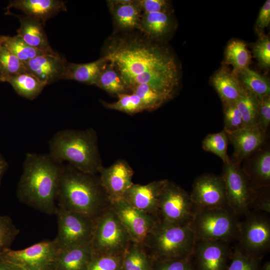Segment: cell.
Wrapping results in <instances>:
<instances>
[{"label":"cell","instance_id":"cell-29","mask_svg":"<svg viewBox=\"0 0 270 270\" xmlns=\"http://www.w3.org/2000/svg\"><path fill=\"white\" fill-rule=\"evenodd\" d=\"M122 270H152V260L142 245L132 241L123 254Z\"/></svg>","mask_w":270,"mask_h":270},{"label":"cell","instance_id":"cell-11","mask_svg":"<svg viewBox=\"0 0 270 270\" xmlns=\"http://www.w3.org/2000/svg\"><path fill=\"white\" fill-rule=\"evenodd\" d=\"M222 178L228 205L237 216L249 212L254 196L244 173L236 163L224 164Z\"/></svg>","mask_w":270,"mask_h":270},{"label":"cell","instance_id":"cell-26","mask_svg":"<svg viewBox=\"0 0 270 270\" xmlns=\"http://www.w3.org/2000/svg\"><path fill=\"white\" fill-rule=\"evenodd\" d=\"M105 57L86 64L66 63L62 79L74 80L88 85H94L101 70L107 62Z\"/></svg>","mask_w":270,"mask_h":270},{"label":"cell","instance_id":"cell-41","mask_svg":"<svg viewBox=\"0 0 270 270\" xmlns=\"http://www.w3.org/2000/svg\"><path fill=\"white\" fill-rule=\"evenodd\" d=\"M252 50L254 56L262 68L268 70L270 67V40L264 34L259 36L257 41L253 44Z\"/></svg>","mask_w":270,"mask_h":270},{"label":"cell","instance_id":"cell-34","mask_svg":"<svg viewBox=\"0 0 270 270\" xmlns=\"http://www.w3.org/2000/svg\"><path fill=\"white\" fill-rule=\"evenodd\" d=\"M129 92L140 98L145 110L147 111L156 110L169 100L165 96L146 84L135 85L129 89Z\"/></svg>","mask_w":270,"mask_h":270},{"label":"cell","instance_id":"cell-54","mask_svg":"<svg viewBox=\"0 0 270 270\" xmlns=\"http://www.w3.org/2000/svg\"><path fill=\"white\" fill-rule=\"evenodd\" d=\"M1 46H2V40H1V37H0V48Z\"/></svg>","mask_w":270,"mask_h":270},{"label":"cell","instance_id":"cell-6","mask_svg":"<svg viewBox=\"0 0 270 270\" xmlns=\"http://www.w3.org/2000/svg\"><path fill=\"white\" fill-rule=\"evenodd\" d=\"M238 216L227 206L194 209L190 222L196 240L228 242L238 238L240 222Z\"/></svg>","mask_w":270,"mask_h":270},{"label":"cell","instance_id":"cell-51","mask_svg":"<svg viewBox=\"0 0 270 270\" xmlns=\"http://www.w3.org/2000/svg\"><path fill=\"white\" fill-rule=\"evenodd\" d=\"M262 270H270V261L266 262L262 267Z\"/></svg>","mask_w":270,"mask_h":270},{"label":"cell","instance_id":"cell-50","mask_svg":"<svg viewBox=\"0 0 270 270\" xmlns=\"http://www.w3.org/2000/svg\"><path fill=\"white\" fill-rule=\"evenodd\" d=\"M0 270H16L14 265L4 260L0 256Z\"/></svg>","mask_w":270,"mask_h":270},{"label":"cell","instance_id":"cell-46","mask_svg":"<svg viewBox=\"0 0 270 270\" xmlns=\"http://www.w3.org/2000/svg\"><path fill=\"white\" fill-rule=\"evenodd\" d=\"M142 13L172 12L170 2L166 0H139Z\"/></svg>","mask_w":270,"mask_h":270},{"label":"cell","instance_id":"cell-9","mask_svg":"<svg viewBox=\"0 0 270 270\" xmlns=\"http://www.w3.org/2000/svg\"><path fill=\"white\" fill-rule=\"evenodd\" d=\"M194 210L190 194L168 180L159 198L158 221L174 224H188L193 218Z\"/></svg>","mask_w":270,"mask_h":270},{"label":"cell","instance_id":"cell-8","mask_svg":"<svg viewBox=\"0 0 270 270\" xmlns=\"http://www.w3.org/2000/svg\"><path fill=\"white\" fill-rule=\"evenodd\" d=\"M58 232L54 238L61 250L90 244L94 220L80 214L58 206Z\"/></svg>","mask_w":270,"mask_h":270},{"label":"cell","instance_id":"cell-33","mask_svg":"<svg viewBox=\"0 0 270 270\" xmlns=\"http://www.w3.org/2000/svg\"><path fill=\"white\" fill-rule=\"evenodd\" d=\"M0 37L2 44L24 64L46 54L28 45L18 34L14 36H0Z\"/></svg>","mask_w":270,"mask_h":270},{"label":"cell","instance_id":"cell-44","mask_svg":"<svg viewBox=\"0 0 270 270\" xmlns=\"http://www.w3.org/2000/svg\"><path fill=\"white\" fill-rule=\"evenodd\" d=\"M152 270H194L190 258L152 260Z\"/></svg>","mask_w":270,"mask_h":270},{"label":"cell","instance_id":"cell-7","mask_svg":"<svg viewBox=\"0 0 270 270\" xmlns=\"http://www.w3.org/2000/svg\"><path fill=\"white\" fill-rule=\"evenodd\" d=\"M131 242L128 232L110 204L94 220L90 242L93 254H122Z\"/></svg>","mask_w":270,"mask_h":270},{"label":"cell","instance_id":"cell-20","mask_svg":"<svg viewBox=\"0 0 270 270\" xmlns=\"http://www.w3.org/2000/svg\"><path fill=\"white\" fill-rule=\"evenodd\" d=\"M106 3L118 29L123 32L139 30L142 14L139 0H112Z\"/></svg>","mask_w":270,"mask_h":270},{"label":"cell","instance_id":"cell-21","mask_svg":"<svg viewBox=\"0 0 270 270\" xmlns=\"http://www.w3.org/2000/svg\"><path fill=\"white\" fill-rule=\"evenodd\" d=\"M12 8L22 11L26 16L40 20L44 26L48 19L67 10L64 2L59 0H11L8 8Z\"/></svg>","mask_w":270,"mask_h":270},{"label":"cell","instance_id":"cell-48","mask_svg":"<svg viewBox=\"0 0 270 270\" xmlns=\"http://www.w3.org/2000/svg\"><path fill=\"white\" fill-rule=\"evenodd\" d=\"M254 208L260 211L270 212V199L268 196H258L254 194L250 205V208Z\"/></svg>","mask_w":270,"mask_h":270},{"label":"cell","instance_id":"cell-27","mask_svg":"<svg viewBox=\"0 0 270 270\" xmlns=\"http://www.w3.org/2000/svg\"><path fill=\"white\" fill-rule=\"evenodd\" d=\"M251 54L246 44L240 40H231L228 44L224 54V65H231L232 70L238 72L249 68Z\"/></svg>","mask_w":270,"mask_h":270},{"label":"cell","instance_id":"cell-4","mask_svg":"<svg viewBox=\"0 0 270 270\" xmlns=\"http://www.w3.org/2000/svg\"><path fill=\"white\" fill-rule=\"evenodd\" d=\"M49 148V154L54 160L67 162L82 172L96 174L104 167L97 135L92 128L59 131L50 140Z\"/></svg>","mask_w":270,"mask_h":270},{"label":"cell","instance_id":"cell-1","mask_svg":"<svg viewBox=\"0 0 270 270\" xmlns=\"http://www.w3.org/2000/svg\"><path fill=\"white\" fill-rule=\"evenodd\" d=\"M104 54L128 92L135 85L146 84L170 100L178 88L180 70L176 58L158 42L145 36H114L107 42Z\"/></svg>","mask_w":270,"mask_h":270},{"label":"cell","instance_id":"cell-25","mask_svg":"<svg viewBox=\"0 0 270 270\" xmlns=\"http://www.w3.org/2000/svg\"><path fill=\"white\" fill-rule=\"evenodd\" d=\"M92 255L90 244L60 249L54 270H86Z\"/></svg>","mask_w":270,"mask_h":270},{"label":"cell","instance_id":"cell-14","mask_svg":"<svg viewBox=\"0 0 270 270\" xmlns=\"http://www.w3.org/2000/svg\"><path fill=\"white\" fill-rule=\"evenodd\" d=\"M190 196L194 209L228 206L222 176L208 174L199 176L193 184Z\"/></svg>","mask_w":270,"mask_h":270},{"label":"cell","instance_id":"cell-52","mask_svg":"<svg viewBox=\"0 0 270 270\" xmlns=\"http://www.w3.org/2000/svg\"><path fill=\"white\" fill-rule=\"evenodd\" d=\"M14 266L16 270H27V269H25V268H24L18 267V266H16L14 265Z\"/></svg>","mask_w":270,"mask_h":270},{"label":"cell","instance_id":"cell-30","mask_svg":"<svg viewBox=\"0 0 270 270\" xmlns=\"http://www.w3.org/2000/svg\"><path fill=\"white\" fill-rule=\"evenodd\" d=\"M236 74L242 87L256 96L259 100L270 96V84L268 78L249 68Z\"/></svg>","mask_w":270,"mask_h":270},{"label":"cell","instance_id":"cell-38","mask_svg":"<svg viewBox=\"0 0 270 270\" xmlns=\"http://www.w3.org/2000/svg\"><path fill=\"white\" fill-rule=\"evenodd\" d=\"M260 258L244 253L237 246L231 254V262L226 270H260Z\"/></svg>","mask_w":270,"mask_h":270},{"label":"cell","instance_id":"cell-49","mask_svg":"<svg viewBox=\"0 0 270 270\" xmlns=\"http://www.w3.org/2000/svg\"><path fill=\"white\" fill-rule=\"evenodd\" d=\"M8 164L0 153V184L4 174L6 170Z\"/></svg>","mask_w":270,"mask_h":270},{"label":"cell","instance_id":"cell-19","mask_svg":"<svg viewBox=\"0 0 270 270\" xmlns=\"http://www.w3.org/2000/svg\"><path fill=\"white\" fill-rule=\"evenodd\" d=\"M176 26L172 12L142 13L139 30L148 39L159 42L170 36Z\"/></svg>","mask_w":270,"mask_h":270},{"label":"cell","instance_id":"cell-18","mask_svg":"<svg viewBox=\"0 0 270 270\" xmlns=\"http://www.w3.org/2000/svg\"><path fill=\"white\" fill-rule=\"evenodd\" d=\"M67 62L58 53L44 54L25 63L27 72L46 85L62 79Z\"/></svg>","mask_w":270,"mask_h":270},{"label":"cell","instance_id":"cell-36","mask_svg":"<svg viewBox=\"0 0 270 270\" xmlns=\"http://www.w3.org/2000/svg\"><path fill=\"white\" fill-rule=\"evenodd\" d=\"M118 100L114 102L102 100V103L107 108L116 110L132 115L145 110L140 98L134 93L117 95Z\"/></svg>","mask_w":270,"mask_h":270},{"label":"cell","instance_id":"cell-12","mask_svg":"<svg viewBox=\"0 0 270 270\" xmlns=\"http://www.w3.org/2000/svg\"><path fill=\"white\" fill-rule=\"evenodd\" d=\"M239 224L238 246L244 253L261 257L270 248V222L268 217L256 213L246 215Z\"/></svg>","mask_w":270,"mask_h":270},{"label":"cell","instance_id":"cell-24","mask_svg":"<svg viewBox=\"0 0 270 270\" xmlns=\"http://www.w3.org/2000/svg\"><path fill=\"white\" fill-rule=\"evenodd\" d=\"M17 17L20 22L17 34L26 44L46 54L56 52L51 48L43 28L44 25L40 20L26 16Z\"/></svg>","mask_w":270,"mask_h":270},{"label":"cell","instance_id":"cell-5","mask_svg":"<svg viewBox=\"0 0 270 270\" xmlns=\"http://www.w3.org/2000/svg\"><path fill=\"white\" fill-rule=\"evenodd\" d=\"M191 224L156 223L141 244L152 260L190 257L196 243Z\"/></svg>","mask_w":270,"mask_h":270},{"label":"cell","instance_id":"cell-13","mask_svg":"<svg viewBox=\"0 0 270 270\" xmlns=\"http://www.w3.org/2000/svg\"><path fill=\"white\" fill-rule=\"evenodd\" d=\"M110 203L132 241L142 244L158 218L134 208L124 198Z\"/></svg>","mask_w":270,"mask_h":270},{"label":"cell","instance_id":"cell-37","mask_svg":"<svg viewBox=\"0 0 270 270\" xmlns=\"http://www.w3.org/2000/svg\"><path fill=\"white\" fill-rule=\"evenodd\" d=\"M228 139L224 130L208 134L202 142L203 149L214 154L222 159L224 164L230 162L227 154Z\"/></svg>","mask_w":270,"mask_h":270},{"label":"cell","instance_id":"cell-2","mask_svg":"<svg viewBox=\"0 0 270 270\" xmlns=\"http://www.w3.org/2000/svg\"><path fill=\"white\" fill-rule=\"evenodd\" d=\"M64 166L49 154H27L17 186L18 200L44 214H56Z\"/></svg>","mask_w":270,"mask_h":270},{"label":"cell","instance_id":"cell-23","mask_svg":"<svg viewBox=\"0 0 270 270\" xmlns=\"http://www.w3.org/2000/svg\"><path fill=\"white\" fill-rule=\"evenodd\" d=\"M211 83L224 104L234 103L244 88L238 74L226 65L216 70L211 78Z\"/></svg>","mask_w":270,"mask_h":270},{"label":"cell","instance_id":"cell-45","mask_svg":"<svg viewBox=\"0 0 270 270\" xmlns=\"http://www.w3.org/2000/svg\"><path fill=\"white\" fill-rule=\"evenodd\" d=\"M270 123V96L259 100L256 124L265 134Z\"/></svg>","mask_w":270,"mask_h":270},{"label":"cell","instance_id":"cell-16","mask_svg":"<svg viewBox=\"0 0 270 270\" xmlns=\"http://www.w3.org/2000/svg\"><path fill=\"white\" fill-rule=\"evenodd\" d=\"M100 182L110 202L123 198L134 184V171L128 163L120 159L108 167H103L98 173Z\"/></svg>","mask_w":270,"mask_h":270},{"label":"cell","instance_id":"cell-3","mask_svg":"<svg viewBox=\"0 0 270 270\" xmlns=\"http://www.w3.org/2000/svg\"><path fill=\"white\" fill-rule=\"evenodd\" d=\"M57 204L95 220L111 204L98 176L67 164L64 166Z\"/></svg>","mask_w":270,"mask_h":270},{"label":"cell","instance_id":"cell-53","mask_svg":"<svg viewBox=\"0 0 270 270\" xmlns=\"http://www.w3.org/2000/svg\"><path fill=\"white\" fill-rule=\"evenodd\" d=\"M0 82H3V78L0 72Z\"/></svg>","mask_w":270,"mask_h":270},{"label":"cell","instance_id":"cell-43","mask_svg":"<svg viewBox=\"0 0 270 270\" xmlns=\"http://www.w3.org/2000/svg\"><path fill=\"white\" fill-rule=\"evenodd\" d=\"M224 130L232 132L244 126L240 112L234 103L224 104Z\"/></svg>","mask_w":270,"mask_h":270},{"label":"cell","instance_id":"cell-42","mask_svg":"<svg viewBox=\"0 0 270 270\" xmlns=\"http://www.w3.org/2000/svg\"><path fill=\"white\" fill-rule=\"evenodd\" d=\"M254 176L260 184L268 185L270 180V152H262L258 156L254 166Z\"/></svg>","mask_w":270,"mask_h":270},{"label":"cell","instance_id":"cell-39","mask_svg":"<svg viewBox=\"0 0 270 270\" xmlns=\"http://www.w3.org/2000/svg\"><path fill=\"white\" fill-rule=\"evenodd\" d=\"M123 254H93L86 270H122Z\"/></svg>","mask_w":270,"mask_h":270},{"label":"cell","instance_id":"cell-32","mask_svg":"<svg viewBox=\"0 0 270 270\" xmlns=\"http://www.w3.org/2000/svg\"><path fill=\"white\" fill-rule=\"evenodd\" d=\"M234 104L240 114L244 126H257L259 100L256 96L244 88Z\"/></svg>","mask_w":270,"mask_h":270},{"label":"cell","instance_id":"cell-17","mask_svg":"<svg viewBox=\"0 0 270 270\" xmlns=\"http://www.w3.org/2000/svg\"><path fill=\"white\" fill-rule=\"evenodd\" d=\"M168 180L153 181L146 184L134 183L123 198L134 208L158 218L160 196Z\"/></svg>","mask_w":270,"mask_h":270},{"label":"cell","instance_id":"cell-35","mask_svg":"<svg viewBox=\"0 0 270 270\" xmlns=\"http://www.w3.org/2000/svg\"><path fill=\"white\" fill-rule=\"evenodd\" d=\"M26 72L25 64L2 44L0 48V72L3 82H6L8 78Z\"/></svg>","mask_w":270,"mask_h":270},{"label":"cell","instance_id":"cell-28","mask_svg":"<svg viewBox=\"0 0 270 270\" xmlns=\"http://www.w3.org/2000/svg\"><path fill=\"white\" fill-rule=\"evenodd\" d=\"M6 82H8L18 94L29 100L36 98L46 86L28 72L8 78Z\"/></svg>","mask_w":270,"mask_h":270},{"label":"cell","instance_id":"cell-10","mask_svg":"<svg viewBox=\"0 0 270 270\" xmlns=\"http://www.w3.org/2000/svg\"><path fill=\"white\" fill-rule=\"evenodd\" d=\"M60 250L54 239L44 240L22 250L8 248L0 257L10 264L29 270H54Z\"/></svg>","mask_w":270,"mask_h":270},{"label":"cell","instance_id":"cell-47","mask_svg":"<svg viewBox=\"0 0 270 270\" xmlns=\"http://www.w3.org/2000/svg\"><path fill=\"white\" fill-rule=\"evenodd\" d=\"M270 22V0H266L260 8L255 24V30L259 36L264 34V30Z\"/></svg>","mask_w":270,"mask_h":270},{"label":"cell","instance_id":"cell-22","mask_svg":"<svg viewBox=\"0 0 270 270\" xmlns=\"http://www.w3.org/2000/svg\"><path fill=\"white\" fill-rule=\"evenodd\" d=\"M226 133L233 146L234 156L239 160L247 157L257 150L262 144L265 135L256 126H244Z\"/></svg>","mask_w":270,"mask_h":270},{"label":"cell","instance_id":"cell-31","mask_svg":"<svg viewBox=\"0 0 270 270\" xmlns=\"http://www.w3.org/2000/svg\"><path fill=\"white\" fill-rule=\"evenodd\" d=\"M94 86L110 94L129 93L118 72L108 62L100 72Z\"/></svg>","mask_w":270,"mask_h":270},{"label":"cell","instance_id":"cell-15","mask_svg":"<svg viewBox=\"0 0 270 270\" xmlns=\"http://www.w3.org/2000/svg\"><path fill=\"white\" fill-rule=\"evenodd\" d=\"M231 254L228 242L198 240L190 258L194 270H226Z\"/></svg>","mask_w":270,"mask_h":270},{"label":"cell","instance_id":"cell-40","mask_svg":"<svg viewBox=\"0 0 270 270\" xmlns=\"http://www.w3.org/2000/svg\"><path fill=\"white\" fill-rule=\"evenodd\" d=\"M19 233V229L9 216L0 215V256L10 248Z\"/></svg>","mask_w":270,"mask_h":270}]
</instances>
